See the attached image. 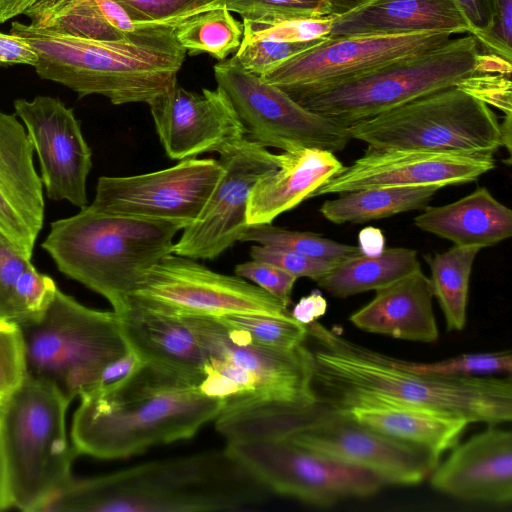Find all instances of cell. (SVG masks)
Returning <instances> with one entry per match:
<instances>
[{
	"label": "cell",
	"mask_w": 512,
	"mask_h": 512,
	"mask_svg": "<svg viewBox=\"0 0 512 512\" xmlns=\"http://www.w3.org/2000/svg\"><path fill=\"white\" fill-rule=\"evenodd\" d=\"M480 250L477 246L454 245L445 252L425 256L433 297L442 309L448 331L465 328L470 276Z\"/></svg>",
	"instance_id": "cell-33"
},
{
	"label": "cell",
	"mask_w": 512,
	"mask_h": 512,
	"mask_svg": "<svg viewBox=\"0 0 512 512\" xmlns=\"http://www.w3.org/2000/svg\"><path fill=\"white\" fill-rule=\"evenodd\" d=\"M6 460L0 439V511L12 507Z\"/></svg>",
	"instance_id": "cell-54"
},
{
	"label": "cell",
	"mask_w": 512,
	"mask_h": 512,
	"mask_svg": "<svg viewBox=\"0 0 512 512\" xmlns=\"http://www.w3.org/2000/svg\"><path fill=\"white\" fill-rule=\"evenodd\" d=\"M25 346L18 323L0 319V402L26 377Z\"/></svg>",
	"instance_id": "cell-41"
},
{
	"label": "cell",
	"mask_w": 512,
	"mask_h": 512,
	"mask_svg": "<svg viewBox=\"0 0 512 512\" xmlns=\"http://www.w3.org/2000/svg\"><path fill=\"white\" fill-rule=\"evenodd\" d=\"M422 231L460 246L489 247L512 235V211L485 187H478L459 200L426 206L414 218Z\"/></svg>",
	"instance_id": "cell-27"
},
{
	"label": "cell",
	"mask_w": 512,
	"mask_h": 512,
	"mask_svg": "<svg viewBox=\"0 0 512 512\" xmlns=\"http://www.w3.org/2000/svg\"><path fill=\"white\" fill-rule=\"evenodd\" d=\"M358 247L367 256H377L385 250V237L378 228H363L358 235Z\"/></svg>",
	"instance_id": "cell-52"
},
{
	"label": "cell",
	"mask_w": 512,
	"mask_h": 512,
	"mask_svg": "<svg viewBox=\"0 0 512 512\" xmlns=\"http://www.w3.org/2000/svg\"><path fill=\"white\" fill-rule=\"evenodd\" d=\"M24 15L41 29L109 42L128 39L151 24L134 21L114 0H41Z\"/></svg>",
	"instance_id": "cell-29"
},
{
	"label": "cell",
	"mask_w": 512,
	"mask_h": 512,
	"mask_svg": "<svg viewBox=\"0 0 512 512\" xmlns=\"http://www.w3.org/2000/svg\"><path fill=\"white\" fill-rule=\"evenodd\" d=\"M74 413L72 447L77 455L120 459L154 445L189 439L215 420L226 400L198 388H182L164 371L147 363L118 388L87 391Z\"/></svg>",
	"instance_id": "cell-4"
},
{
	"label": "cell",
	"mask_w": 512,
	"mask_h": 512,
	"mask_svg": "<svg viewBox=\"0 0 512 512\" xmlns=\"http://www.w3.org/2000/svg\"><path fill=\"white\" fill-rule=\"evenodd\" d=\"M159 140L170 159L222 153L245 138L220 88L192 92L177 84L148 103Z\"/></svg>",
	"instance_id": "cell-20"
},
{
	"label": "cell",
	"mask_w": 512,
	"mask_h": 512,
	"mask_svg": "<svg viewBox=\"0 0 512 512\" xmlns=\"http://www.w3.org/2000/svg\"><path fill=\"white\" fill-rule=\"evenodd\" d=\"M222 173L219 160L193 157L159 171L102 176L89 206L106 214L164 221L184 229L199 217Z\"/></svg>",
	"instance_id": "cell-14"
},
{
	"label": "cell",
	"mask_w": 512,
	"mask_h": 512,
	"mask_svg": "<svg viewBox=\"0 0 512 512\" xmlns=\"http://www.w3.org/2000/svg\"><path fill=\"white\" fill-rule=\"evenodd\" d=\"M472 96L491 105L505 115L511 114L510 75L496 73L477 74L458 85Z\"/></svg>",
	"instance_id": "cell-46"
},
{
	"label": "cell",
	"mask_w": 512,
	"mask_h": 512,
	"mask_svg": "<svg viewBox=\"0 0 512 512\" xmlns=\"http://www.w3.org/2000/svg\"><path fill=\"white\" fill-rule=\"evenodd\" d=\"M495 166L491 153L368 147L312 197L381 187L443 188L476 181Z\"/></svg>",
	"instance_id": "cell-16"
},
{
	"label": "cell",
	"mask_w": 512,
	"mask_h": 512,
	"mask_svg": "<svg viewBox=\"0 0 512 512\" xmlns=\"http://www.w3.org/2000/svg\"><path fill=\"white\" fill-rule=\"evenodd\" d=\"M14 110L38 158L40 178L48 198L85 208L92 151L73 109L59 98L36 96L31 101L16 99Z\"/></svg>",
	"instance_id": "cell-17"
},
{
	"label": "cell",
	"mask_w": 512,
	"mask_h": 512,
	"mask_svg": "<svg viewBox=\"0 0 512 512\" xmlns=\"http://www.w3.org/2000/svg\"><path fill=\"white\" fill-rule=\"evenodd\" d=\"M271 491L226 446L71 481L41 512L231 511L264 502Z\"/></svg>",
	"instance_id": "cell-2"
},
{
	"label": "cell",
	"mask_w": 512,
	"mask_h": 512,
	"mask_svg": "<svg viewBox=\"0 0 512 512\" xmlns=\"http://www.w3.org/2000/svg\"><path fill=\"white\" fill-rule=\"evenodd\" d=\"M41 0H0V23L24 14Z\"/></svg>",
	"instance_id": "cell-53"
},
{
	"label": "cell",
	"mask_w": 512,
	"mask_h": 512,
	"mask_svg": "<svg viewBox=\"0 0 512 512\" xmlns=\"http://www.w3.org/2000/svg\"><path fill=\"white\" fill-rule=\"evenodd\" d=\"M227 442L285 437L323 458L367 470L385 485L412 486L429 478L440 458L382 434L322 402L306 406L246 397L215 419Z\"/></svg>",
	"instance_id": "cell-3"
},
{
	"label": "cell",
	"mask_w": 512,
	"mask_h": 512,
	"mask_svg": "<svg viewBox=\"0 0 512 512\" xmlns=\"http://www.w3.org/2000/svg\"><path fill=\"white\" fill-rule=\"evenodd\" d=\"M421 269L417 251L385 248L377 256L364 254L337 262L317 284L330 295L346 298L386 287Z\"/></svg>",
	"instance_id": "cell-31"
},
{
	"label": "cell",
	"mask_w": 512,
	"mask_h": 512,
	"mask_svg": "<svg viewBox=\"0 0 512 512\" xmlns=\"http://www.w3.org/2000/svg\"><path fill=\"white\" fill-rule=\"evenodd\" d=\"M130 304L177 317L232 313L292 317L288 306L246 279L217 273L196 259L174 253L146 272Z\"/></svg>",
	"instance_id": "cell-11"
},
{
	"label": "cell",
	"mask_w": 512,
	"mask_h": 512,
	"mask_svg": "<svg viewBox=\"0 0 512 512\" xmlns=\"http://www.w3.org/2000/svg\"><path fill=\"white\" fill-rule=\"evenodd\" d=\"M466 17L475 39L485 34L492 24L491 0H453Z\"/></svg>",
	"instance_id": "cell-49"
},
{
	"label": "cell",
	"mask_w": 512,
	"mask_h": 512,
	"mask_svg": "<svg viewBox=\"0 0 512 512\" xmlns=\"http://www.w3.org/2000/svg\"><path fill=\"white\" fill-rule=\"evenodd\" d=\"M492 24L477 38L482 53L511 62L512 56V0H491Z\"/></svg>",
	"instance_id": "cell-45"
},
{
	"label": "cell",
	"mask_w": 512,
	"mask_h": 512,
	"mask_svg": "<svg viewBox=\"0 0 512 512\" xmlns=\"http://www.w3.org/2000/svg\"><path fill=\"white\" fill-rule=\"evenodd\" d=\"M250 257L251 259L273 263L297 278L306 277L316 282L337 263L259 244H254L250 247Z\"/></svg>",
	"instance_id": "cell-43"
},
{
	"label": "cell",
	"mask_w": 512,
	"mask_h": 512,
	"mask_svg": "<svg viewBox=\"0 0 512 512\" xmlns=\"http://www.w3.org/2000/svg\"><path fill=\"white\" fill-rule=\"evenodd\" d=\"M18 325L26 375L50 383L70 402L129 350L117 313L84 306L59 288L39 317Z\"/></svg>",
	"instance_id": "cell-9"
},
{
	"label": "cell",
	"mask_w": 512,
	"mask_h": 512,
	"mask_svg": "<svg viewBox=\"0 0 512 512\" xmlns=\"http://www.w3.org/2000/svg\"><path fill=\"white\" fill-rule=\"evenodd\" d=\"M38 54L32 46L20 36L0 32V67L11 65H29L34 67Z\"/></svg>",
	"instance_id": "cell-48"
},
{
	"label": "cell",
	"mask_w": 512,
	"mask_h": 512,
	"mask_svg": "<svg viewBox=\"0 0 512 512\" xmlns=\"http://www.w3.org/2000/svg\"><path fill=\"white\" fill-rule=\"evenodd\" d=\"M227 448L271 492L318 507L369 497L385 485L367 470L323 458L285 437L228 442Z\"/></svg>",
	"instance_id": "cell-13"
},
{
	"label": "cell",
	"mask_w": 512,
	"mask_h": 512,
	"mask_svg": "<svg viewBox=\"0 0 512 512\" xmlns=\"http://www.w3.org/2000/svg\"><path fill=\"white\" fill-rule=\"evenodd\" d=\"M21 121L0 111V237L32 259L44 223L43 184Z\"/></svg>",
	"instance_id": "cell-21"
},
{
	"label": "cell",
	"mask_w": 512,
	"mask_h": 512,
	"mask_svg": "<svg viewBox=\"0 0 512 512\" xmlns=\"http://www.w3.org/2000/svg\"><path fill=\"white\" fill-rule=\"evenodd\" d=\"M276 156L278 167L262 175L250 193L248 225L272 224L344 168L335 153L318 148L300 147Z\"/></svg>",
	"instance_id": "cell-23"
},
{
	"label": "cell",
	"mask_w": 512,
	"mask_h": 512,
	"mask_svg": "<svg viewBox=\"0 0 512 512\" xmlns=\"http://www.w3.org/2000/svg\"><path fill=\"white\" fill-rule=\"evenodd\" d=\"M501 129V146L506 147L509 153H511V114L505 115V119L500 124Z\"/></svg>",
	"instance_id": "cell-56"
},
{
	"label": "cell",
	"mask_w": 512,
	"mask_h": 512,
	"mask_svg": "<svg viewBox=\"0 0 512 512\" xmlns=\"http://www.w3.org/2000/svg\"><path fill=\"white\" fill-rule=\"evenodd\" d=\"M58 286L0 237V319L18 324L39 317Z\"/></svg>",
	"instance_id": "cell-30"
},
{
	"label": "cell",
	"mask_w": 512,
	"mask_h": 512,
	"mask_svg": "<svg viewBox=\"0 0 512 512\" xmlns=\"http://www.w3.org/2000/svg\"><path fill=\"white\" fill-rule=\"evenodd\" d=\"M218 5L239 14L243 20L331 16L323 0H218Z\"/></svg>",
	"instance_id": "cell-39"
},
{
	"label": "cell",
	"mask_w": 512,
	"mask_h": 512,
	"mask_svg": "<svg viewBox=\"0 0 512 512\" xmlns=\"http://www.w3.org/2000/svg\"><path fill=\"white\" fill-rule=\"evenodd\" d=\"M181 318L210 357L230 361L257 377L259 392L251 397L299 406L317 401L309 354L302 343L292 349L272 348L254 342L244 331L226 326L215 317Z\"/></svg>",
	"instance_id": "cell-19"
},
{
	"label": "cell",
	"mask_w": 512,
	"mask_h": 512,
	"mask_svg": "<svg viewBox=\"0 0 512 512\" xmlns=\"http://www.w3.org/2000/svg\"><path fill=\"white\" fill-rule=\"evenodd\" d=\"M449 33L325 37L260 76L279 88L351 77L387 62L436 49L452 39Z\"/></svg>",
	"instance_id": "cell-18"
},
{
	"label": "cell",
	"mask_w": 512,
	"mask_h": 512,
	"mask_svg": "<svg viewBox=\"0 0 512 512\" xmlns=\"http://www.w3.org/2000/svg\"><path fill=\"white\" fill-rule=\"evenodd\" d=\"M242 35V23L221 5L198 11L174 26L176 41L190 55L209 53L218 60L237 51Z\"/></svg>",
	"instance_id": "cell-34"
},
{
	"label": "cell",
	"mask_w": 512,
	"mask_h": 512,
	"mask_svg": "<svg viewBox=\"0 0 512 512\" xmlns=\"http://www.w3.org/2000/svg\"><path fill=\"white\" fill-rule=\"evenodd\" d=\"M329 7L330 15H345L372 0H323Z\"/></svg>",
	"instance_id": "cell-55"
},
{
	"label": "cell",
	"mask_w": 512,
	"mask_h": 512,
	"mask_svg": "<svg viewBox=\"0 0 512 512\" xmlns=\"http://www.w3.org/2000/svg\"><path fill=\"white\" fill-rule=\"evenodd\" d=\"M396 366L408 371L442 376H479L512 371V354L507 351L462 354L435 362H409L391 358Z\"/></svg>",
	"instance_id": "cell-37"
},
{
	"label": "cell",
	"mask_w": 512,
	"mask_h": 512,
	"mask_svg": "<svg viewBox=\"0 0 512 512\" xmlns=\"http://www.w3.org/2000/svg\"><path fill=\"white\" fill-rule=\"evenodd\" d=\"M70 401L53 385L30 376L3 402L0 439L12 505L41 508L73 478L77 456L66 435Z\"/></svg>",
	"instance_id": "cell-8"
},
{
	"label": "cell",
	"mask_w": 512,
	"mask_h": 512,
	"mask_svg": "<svg viewBox=\"0 0 512 512\" xmlns=\"http://www.w3.org/2000/svg\"><path fill=\"white\" fill-rule=\"evenodd\" d=\"M119 317L129 348L143 362L203 380L209 353L181 317L132 304Z\"/></svg>",
	"instance_id": "cell-26"
},
{
	"label": "cell",
	"mask_w": 512,
	"mask_h": 512,
	"mask_svg": "<svg viewBox=\"0 0 512 512\" xmlns=\"http://www.w3.org/2000/svg\"><path fill=\"white\" fill-rule=\"evenodd\" d=\"M239 241L276 247L335 262L363 254L355 245L336 242L311 232L288 230L272 224L248 225Z\"/></svg>",
	"instance_id": "cell-35"
},
{
	"label": "cell",
	"mask_w": 512,
	"mask_h": 512,
	"mask_svg": "<svg viewBox=\"0 0 512 512\" xmlns=\"http://www.w3.org/2000/svg\"><path fill=\"white\" fill-rule=\"evenodd\" d=\"M215 318L226 326L244 331L254 342L277 349L295 348L303 342L306 335L305 325L292 317L232 313Z\"/></svg>",
	"instance_id": "cell-36"
},
{
	"label": "cell",
	"mask_w": 512,
	"mask_h": 512,
	"mask_svg": "<svg viewBox=\"0 0 512 512\" xmlns=\"http://www.w3.org/2000/svg\"><path fill=\"white\" fill-rule=\"evenodd\" d=\"M336 409L382 434L421 447L439 458L459 444L469 425L459 417L399 404L360 402Z\"/></svg>",
	"instance_id": "cell-28"
},
{
	"label": "cell",
	"mask_w": 512,
	"mask_h": 512,
	"mask_svg": "<svg viewBox=\"0 0 512 512\" xmlns=\"http://www.w3.org/2000/svg\"><path fill=\"white\" fill-rule=\"evenodd\" d=\"M431 486L455 499L495 506L512 502V433L489 425L431 472Z\"/></svg>",
	"instance_id": "cell-22"
},
{
	"label": "cell",
	"mask_w": 512,
	"mask_h": 512,
	"mask_svg": "<svg viewBox=\"0 0 512 512\" xmlns=\"http://www.w3.org/2000/svg\"><path fill=\"white\" fill-rule=\"evenodd\" d=\"M234 272L235 275L260 287L286 306L292 303L291 294L298 278L281 267L270 262L251 259L236 265Z\"/></svg>",
	"instance_id": "cell-44"
},
{
	"label": "cell",
	"mask_w": 512,
	"mask_h": 512,
	"mask_svg": "<svg viewBox=\"0 0 512 512\" xmlns=\"http://www.w3.org/2000/svg\"><path fill=\"white\" fill-rule=\"evenodd\" d=\"M324 38L310 41L242 39L235 57L243 69L262 76L269 69L318 44Z\"/></svg>",
	"instance_id": "cell-40"
},
{
	"label": "cell",
	"mask_w": 512,
	"mask_h": 512,
	"mask_svg": "<svg viewBox=\"0 0 512 512\" xmlns=\"http://www.w3.org/2000/svg\"><path fill=\"white\" fill-rule=\"evenodd\" d=\"M219 155L223 173L199 217L182 230L174 254L213 260L239 241L248 227L246 211L254 185L278 167L276 154L246 137Z\"/></svg>",
	"instance_id": "cell-15"
},
{
	"label": "cell",
	"mask_w": 512,
	"mask_h": 512,
	"mask_svg": "<svg viewBox=\"0 0 512 512\" xmlns=\"http://www.w3.org/2000/svg\"><path fill=\"white\" fill-rule=\"evenodd\" d=\"M302 342L312 367L316 399L334 408L360 402L438 411L471 423L512 419L511 377L442 376L405 370L389 356L357 345L317 320Z\"/></svg>",
	"instance_id": "cell-1"
},
{
	"label": "cell",
	"mask_w": 512,
	"mask_h": 512,
	"mask_svg": "<svg viewBox=\"0 0 512 512\" xmlns=\"http://www.w3.org/2000/svg\"><path fill=\"white\" fill-rule=\"evenodd\" d=\"M214 76L245 137L265 148L307 147L336 153L351 140L347 125L303 108L279 87L243 69L235 56L216 64Z\"/></svg>",
	"instance_id": "cell-12"
},
{
	"label": "cell",
	"mask_w": 512,
	"mask_h": 512,
	"mask_svg": "<svg viewBox=\"0 0 512 512\" xmlns=\"http://www.w3.org/2000/svg\"><path fill=\"white\" fill-rule=\"evenodd\" d=\"M351 139L380 149L494 154L501 129L492 109L458 86L437 90L347 125Z\"/></svg>",
	"instance_id": "cell-10"
},
{
	"label": "cell",
	"mask_w": 512,
	"mask_h": 512,
	"mask_svg": "<svg viewBox=\"0 0 512 512\" xmlns=\"http://www.w3.org/2000/svg\"><path fill=\"white\" fill-rule=\"evenodd\" d=\"M327 306V300L322 293L319 290H314L309 295L302 297L290 313L297 322L307 325L323 316L327 311Z\"/></svg>",
	"instance_id": "cell-50"
},
{
	"label": "cell",
	"mask_w": 512,
	"mask_h": 512,
	"mask_svg": "<svg viewBox=\"0 0 512 512\" xmlns=\"http://www.w3.org/2000/svg\"><path fill=\"white\" fill-rule=\"evenodd\" d=\"M423 33L471 34L453 0H372L333 18L327 38Z\"/></svg>",
	"instance_id": "cell-24"
},
{
	"label": "cell",
	"mask_w": 512,
	"mask_h": 512,
	"mask_svg": "<svg viewBox=\"0 0 512 512\" xmlns=\"http://www.w3.org/2000/svg\"><path fill=\"white\" fill-rule=\"evenodd\" d=\"M138 23H175L218 0H114Z\"/></svg>",
	"instance_id": "cell-42"
},
{
	"label": "cell",
	"mask_w": 512,
	"mask_h": 512,
	"mask_svg": "<svg viewBox=\"0 0 512 512\" xmlns=\"http://www.w3.org/2000/svg\"><path fill=\"white\" fill-rule=\"evenodd\" d=\"M441 188L381 187L355 190L326 200L320 213L334 224L365 223L412 210H423Z\"/></svg>",
	"instance_id": "cell-32"
},
{
	"label": "cell",
	"mask_w": 512,
	"mask_h": 512,
	"mask_svg": "<svg viewBox=\"0 0 512 512\" xmlns=\"http://www.w3.org/2000/svg\"><path fill=\"white\" fill-rule=\"evenodd\" d=\"M375 292L368 304L350 316L355 327L414 342L438 339L432 288L421 269Z\"/></svg>",
	"instance_id": "cell-25"
},
{
	"label": "cell",
	"mask_w": 512,
	"mask_h": 512,
	"mask_svg": "<svg viewBox=\"0 0 512 512\" xmlns=\"http://www.w3.org/2000/svg\"><path fill=\"white\" fill-rule=\"evenodd\" d=\"M0 409H1V402H0Z\"/></svg>",
	"instance_id": "cell-57"
},
{
	"label": "cell",
	"mask_w": 512,
	"mask_h": 512,
	"mask_svg": "<svg viewBox=\"0 0 512 512\" xmlns=\"http://www.w3.org/2000/svg\"><path fill=\"white\" fill-rule=\"evenodd\" d=\"M209 362L220 373L246 389L252 396H257L260 385L252 372L227 360L210 357Z\"/></svg>",
	"instance_id": "cell-51"
},
{
	"label": "cell",
	"mask_w": 512,
	"mask_h": 512,
	"mask_svg": "<svg viewBox=\"0 0 512 512\" xmlns=\"http://www.w3.org/2000/svg\"><path fill=\"white\" fill-rule=\"evenodd\" d=\"M333 16L243 20V40L310 41L327 37Z\"/></svg>",
	"instance_id": "cell-38"
},
{
	"label": "cell",
	"mask_w": 512,
	"mask_h": 512,
	"mask_svg": "<svg viewBox=\"0 0 512 512\" xmlns=\"http://www.w3.org/2000/svg\"><path fill=\"white\" fill-rule=\"evenodd\" d=\"M175 23H151L116 42L84 39L15 21L10 33L38 54V76L62 84L79 98L101 95L114 105L148 104L177 84L186 51L175 39Z\"/></svg>",
	"instance_id": "cell-5"
},
{
	"label": "cell",
	"mask_w": 512,
	"mask_h": 512,
	"mask_svg": "<svg viewBox=\"0 0 512 512\" xmlns=\"http://www.w3.org/2000/svg\"><path fill=\"white\" fill-rule=\"evenodd\" d=\"M503 59L482 53L472 34L329 82L281 87L303 108L345 125L368 119L482 73H504Z\"/></svg>",
	"instance_id": "cell-7"
},
{
	"label": "cell",
	"mask_w": 512,
	"mask_h": 512,
	"mask_svg": "<svg viewBox=\"0 0 512 512\" xmlns=\"http://www.w3.org/2000/svg\"><path fill=\"white\" fill-rule=\"evenodd\" d=\"M204 372V378L198 386L200 393L223 400L252 396L246 389L215 369L209 360L205 363Z\"/></svg>",
	"instance_id": "cell-47"
},
{
	"label": "cell",
	"mask_w": 512,
	"mask_h": 512,
	"mask_svg": "<svg viewBox=\"0 0 512 512\" xmlns=\"http://www.w3.org/2000/svg\"><path fill=\"white\" fill-rule=\"evenodd\" d=\"M177 224L111 215L89 205L55 220L41 247L58 270L103 296L118 315L146 272L173 252Z\"/></svg>",
	"instance_id": "cell-6"
}]
</instances>
